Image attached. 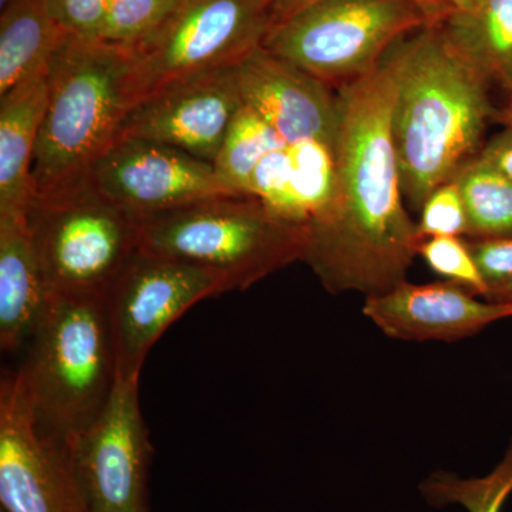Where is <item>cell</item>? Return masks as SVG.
<instances>
[{
    "instance_id": "cell-32",
    "label": "cell",
    "mask_w": 512,
    "mask_h": 512,
    "mask_svg": "<svg viewBox=\"0 0 512 512\" xmlns=\"http://www.w3.org/2000/svg\"><path fill=\"white\" fill-rule=\"evenodd\" d=\"M8 2L9 0H0V8H2V6H5Z\"/></svg>"
},
{
    "instance_id": "cell-22",
    "label": "cell",
    "mask_w": 512,
    "mask_h": 512,
    "mask_svg": "<svg viewBox=\"0 0 512 512\" xmlns=\"http://www.w3.org/2000/svg\"><path fill=\"white\" fill-rule=\"evenodd\" d=\"M427 505H460L467 512H501L512 494V437L503 460L484 477H461L454 471L436 470L419 484Z\"/></svg>"
},
{
    "instance_id": "cell-4",
    "label": "cell",
    "mask_w": 512,
    "mask_h": 512,
    "mask_svg": "<svg viewBox=\"0 0 512 512\" xmlns=\"http://www.w3.org/2000/svg\"><path fill=\"white\" fill-rule=\"evenodd\" d=\"M140 249L205 269L245 291L302 261L306 225L252 197H217L137 218Z\"/></svg>"
},
{
    "instance_id": "cell-9",
    "label": "cell",
    "mask_w": 512,
    "mask_h": 512,
    "mask_svg": "<svg viewBox=\"0 0 512 512\" xmlns=\"http://www.w3.org/2000/svg\"><path fill=\"white\" fill-rule=\"evenodd\" d=\"M227 292L205 269L140 249L104 298L117 379L140 380L148 353L165 330L195 303Z\"/></svg>"
},
{
    "instance_id": "cell-29",
    "label": "cell",
    "mask_w": 512,
    "mask_h": 512,
    "mask_svg": "<svg viewBox=\"0 0 512 512\" xmlns=\"http://www.w3.org/2000/svg\"><path fill=\"white\" fill-rule=\"evenodd\" d=\"M476 158L512 183V126H505L501 133L491 138Z\"/></svg>"
},
{
    "instance_id": "cell-19",
    "label": "cell",
    "mask_w": 512,
    "mask_h": 512,
    "mask_svg": "<svg viewBox=\"0 0 512 512\" xmlns=\"http://www.w3.org/2000/svg\"><path fill=\"white\" fill-rule=\"evenodd\" d=\"M447 36L468 62L510 89L512 83V0H478L470 12H453L443 23Z\"/></svg>"
},
{
    "instance_id": "cell-1",
    "label": "cell",
    "mask_w": 512,
    "mask_h": 512,
    "mask_svg": "<svg viewBox=\"0 0 512 512\" xmlns=\"http://www.w3.org/2000/svg\"><path fill=\"white\" fill-rule=\"evenodd\" d=\"M338 90L335 192L306 224L302 262L333 295L369 298L406 282L423 238L404 207L389 64Z\"/></svg>"
},
{
    "instance_id": "cell-16",
    "label": "cell",
    "mask_w": 512,
    "mask_h": 512,
    "mask_svg": "<svg viewBox=\"0 0 512 512\" xmlns=\"http://www.w3.org/2000/svg\"><path fill=\"white\" fill-rule=\"evenodd\" d=\"M50 302L26 214L0 212V346L13 352L35 335Z\"/></svg>"
},
{
    "instance_id": "cell-2",
    "label": "cell",
    "mask_w": 512,
    "mask_h": 512,
    "mask_svg": "<svg viewBox=\"0 0 512 512\" xmlns=\"http://www.w3.org/2000/svg\"><path fill=\"white\" fill-rule=\"evenodd\" d=\"M384 62L396 86L392 130L403 195L420 211L431 192L477 156L497 113L490 82L458 52L443 25L404 37Z\"/></svg>"
},
{
    "instance_id": "cell-30",
    "label": "cell",
    "mask_w": 512,
    "mask_h": 512,
    "mask_svg": "<svg viewBox=\"0 0 512 512\" xmlns=\"http://www.w3.org/2000/svg\"><path fill=\"white\" fill-rule=\"evenodd\" d=\"M508 92H510V101H508L507 106L503 110L498 111V113H495V119L501 121L504 126H512V83Z\"/></svg>"
},
{
    "instance_id": "cell-21",
    "label": "cell",
    "mask_w": 512,
    "mask_h": 512,
    "mask_svg": "<svg viewBox=\"0 0 512 512\" xmlns=\"http://www.w3.org/2000/svg\"><path fill=\"white\" fill-rule=\"evenodd\" d=\"M285 144L274 127L242 104L214 161L215 173L232 194L248 197L252 174L262 158Z\"/></svg>"
},
{
    "instance_id": "cell-17",
    "label": "cell",
    "mask_w": 512,
    "mask_h": 512,
    "mask_svg": "<svg viewBox=\"0 0 512 512\" xmlns=\"http://www.w3.org/2000/svg\"><path fill=\"white\" fill-rule=\"evenodd\" d=\"M47 97V73L0 97V212L28 211L33 198V160Z\"/></svg>"
},
{
    "instance_id": "cell-10",
    "label": "cell",
    "mask_w": 512,
    "mask_h": 512,
    "mask_svg": "<svg viewBox=\"0 0 512 512\" xmlns=\"http://www.w3.org/2000/svg\"><path fill=\"white\" fill-rule=\"evenodd\" d=\"M0 504L5 512H89L72 451L40 423L20 372L0 383Z\"/></svg>"
},
{
    "instance_id": "cell-13",
    "label": "cell",
    "mask_w": 512,
    "mask_h": 512,
    "mask_svg": "<svg viewBox=\"0 0 512 512\" xmlns=\"http://www.w3.org/2000/svg\"><path fill=\"white\" fill-rule=\"evenodd\" d=\"M237 66L188 77L128 111L117 138H141L214 164L241 109Z\"/></svg>"
},
{
    "instance_id": "cell-11",
    "label": "cell",
    "mask_w": 512,
    "mask_h": 512,
    "mask_svg": "<svg viewBox=\"0 0 512 512\" xmlns=\"http://www.w3.org/2000/svg\"><path fill=\"white\" fill-rule=\"evenodd\" d=\"M138 389L140 380L117 379L109 402L70 446L89 512H148L153 447Z\"/></svg>"
},
{
    "instance_id": "cell-33",
    "label": "cell",
    "mask_w": 512,
    "mask_h": 512,
    "mask_svg": "<svg viewBox=\"0 0 512 512\" xmlns=\"http://www.w3.org/2000/svg\"><path fill=\"white\" fill-rule=\"evenodd\" d=\"M0 512H5V511L0 510Z\"/></svg>"
},
{
    "instance_id": "cell-25",
    "label": "cell",
    "mask_w": 512,
    "mask_h": 512,
    "mask_svg": "<svg viewBox=\"0 0 512 512\" xmlns=\"http://www.w3.org/2000/svg\"><path fill=\"white\" fill-rule=\"evenodd\" d=\"M417 228L423 239L467 237V212L456 181L441 184L431 192L421 207Z\"/></svg>"
},
{
    "instance_id": "cell-5",
    "label": "cell",
    "mask_w": 512,
    "mask_h": 512,
    "mask_svg": "<svg viewBox=\"0 0 512 512\" xmlns=\"http://www.w3.org/2000/svg\"><path fill=\"white\" fill-rule=\"evenodd\" d=\"M19 372L40 423L72 446L109 402L117 382L104 299L50 296Z\"/></svg>"
},
{
    "instance_id": "cell-18",
    "label": "cell",
    "mask_w": 512,
    "mask_h": 512,
    "mask_svg": "<svg viewBox=\"0 0 512 512\" xmlns=\"http://www.w3.org/2000/svg\"><path fill=\"white\" fill-rule=\"evenodd\" d=\"M0 15V97L47 73L67 33L47 0H9Z\"/></svg>"
},
{
    "instance_id": "cell-27",
    "label": "cell",
    "mask_w": 512,
    "mask_h": 512,
    "mask_svg": "<svg viewBox=\"0 0 512 512\" xmlns=\"http://www.w3.org/2000/svg\"><path fill=\"white\" fill-rule=\"evenodd\" d=\"M110 0H47L53 18L69 36L100 39Z\"/></svg>"
},
{
    "instance_id": "cell-23",
    "label": "cell",
    "mask_w": 512,
    "mask_h": 512,
    "mask_svg": "<svg viewBox=\"0 0 512 512\" xmlns=\"http://www.w3.org/2000/svg\"><path fill=\"white\" fill-rule=\"evenodd\" d=\"M181 0H110L100 40L136 49L163 28Z\"/></svg>"
},
{
    "instance_id": "cell-24",
    "label": "cell",
    "mask_w": 512,
    "mask_h": 512,
    "mask_svg": "<svg viewBox=\"0 0 512 512\" xmlns=\"http://www.w3.org/2000/svg\"><path fill=\"white\" fill-rule=\"evenodd\" d=\"M419 256L434 274L485 298L487 286L468 241L461 237L423 239Z\"/></svg>"
},
{
    "instance_id": "cell-20",
    "label": "cell",
    "mask_w": 512,
    "mask_h": 512,
    "mask_svg": "<svg viewBox=\"0 0 512 512\" xmlns=\"http://www.w3.org/2000/svg\"><path fill=\"white\" fill-rule=\"evenodd\" d=\"M466 207L468 241L512 238V183L476 157L453 178Z\"/></svg>"
},
{
    "instance_id": "cell-3",
    "label": "cell",
    "mask_w": 512,
    "mask_h": 512,
    "mask_svg": "<svg viewBox=\"0 0 512 512\" xmlns=\"http://www.w3.org/2000/svg\"><path fill=\"white\" fill-rule=\"evenodd\" d=\"M133 50L67 36L47 72V107L35 160L33 197L90 173L126 119Z\"/></svg>"
},
{
    "instance_id": "cell-8",
    "label": "cell",
    "mask_w": 512,
    "mask_h": 512,
    "mask_svg": "<svg viewBox=\"0 0 512 512\" xmlns=\"http://www.w3.org/2000/svg\"><path fill=\"white\" fill-rule=\"evenodd\" d=\"M278 0H181L156 35L133 50L128 104L188 77L237 66L264 46Z\"/></svg>"
},
{
    "instance_id": "cell-26",
    "label": "cell",
    "mask_w": 512,
    "mask_h": 512,
    "mask_svg": "<svg viewBox=\"0 0 512 512\" xmlns=\"http://www.w3.org/2000/svg\"><path fill=\"white\" fill-rule=\"evenodd\" d=\"M487 286L485 298L512 305V238L468 241Z\"/></svg>"
},
{
    "instance_id": "cell-31",
    "label": "cell",
    "mask_w": 512,
    "mask_h": 512,
    "mask_svg": "<svg viewBox=\"0 0 512 512\" xmlns=\"http://www.w3.org/2000/svg\"><path fill=\"white\" fill-rule=\"evenodd\" d=\"M454 12L466 13L476 8L478 0H447Z\"/></svg>"
},
{
    "instance_id": "cell-14",
    "label": "cell",
    "mask_w": 512,
    "mask_h": 512,
    "mask_svg": "<svg viewBox=\"0 0 512 512\" xmlns=\"http://www.w3.org/2000/svg\"><path fill=\"white\" fill-rule=\"evenodd\" d=\"M363 315L390 339L453 343L512 318V305L481 299L453 282L406 281L366 298Z\"/></svg>"
},
{
    "instance_id": "cell-12",
    "label": "cell",
    "mask_w": 512,
    "mask_h": 512,
    "mask_svg": "<svg viewBox=\"0 0 512 512\" xmlns=\"http://www.w3.org/2000/svg\"><path fill=\"white\" fill-rule=\"evenodd\" d=\"M93 183L136 218L217 197H237L214 164L141 138H117L93 165Z\"/></svg>"
},
{
    "instance_id": "cell-15",
    "label": "cell",
    "mask_w": 512,
    "mask_h": 512,
    "mask_svg": "<svg viewBox=\"0 0 512 512\" xmlns=\"http://www.w3.org/2000/svg\"><path fill=\"white\" fill-rule=\"evenodd\" d=\"M239 92L286 143L325 141L335 146L339 104L328 84L268 52L264 46L237 64Z\"/></svg>"
},
{
    "instance_id": "cell-6",
    "label": "cell",
    "mask_w": 512,
    "mask_h": 512,
    "mask_svg": "<svg viewBox=\"0 0 512 512\" xmlns=\"http://www.w3.org/2000/svg\"><path fill=\"white\" fill-rule=\"evenodd\" d=\"M26 217L50 296L104 299L140 251L137 218L89 174L33 197Z\"/></svg>"
},
{
    "instance_id": "cell-7",
    "label": "cell",
    "mask_w": 512,
    "mask_h": 512,
    "mask_svg": "<svg viewBox=\"0 0 512 512\" xmlns=\"http://www.w3.org/2000/svg\"><path fill=\"white\" fill-rule=\"evenodd\" d=\"M426 26L412 0H320L272 26L264 47L340 87L375 72L394 45Z\"/></svg>"
},
{
    "instance_id": "cell-28",
    "label": "cell",
    "mask_w": 512,
    "mask_h": 512,
    "mask_svg": "<svg viewBox=\"0 0 512 512\" xmlns=\"http://www.w3.org/2000/svg\"><path fill=\"white\" fill-rule=\"evenodd\" d=\"M320 0H278L274 9V26L291 19L296 13ZM429 18L431 25H441L454 12L447 0H412Z\"/></svg>"
}]
</instances>
